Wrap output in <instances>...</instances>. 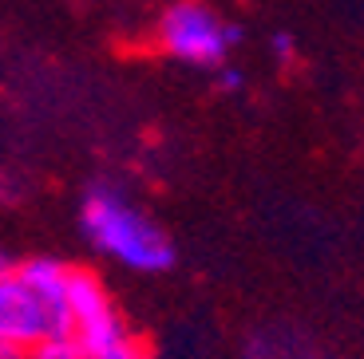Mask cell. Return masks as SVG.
<instances>
[{"label": "cell", "mask_w": 364, "mask_h": 359, "mask_svg": "<svg viewBox=\"0 0 364 359\" xmlns=\"http://www.w3.org/2000/svg\"><path fill=\"white\" fill-rule=\"evenodd\" d=\"M72 336V265L28 257L0 277V351L28 359L44 343Z\"/></svg>", "instance_id": "obj_1"}, {"label": "cell", "mask_w": 364, "mask_h": 359, "mask_svg": "<svg viewBox=\"0 0 364 359\" xmlns=\"http://www.w3.org/2000/svg\"><path fill=\"white\" fill-rule=\"evenodd\" d=\"M80 229L95 253L131 272H166L174 265V245L166 229L119 186H91L80 201Z\"/></svg>", "instance_id": "obj_2"}, {"label": "cell", "mask_w": 364, "mask_h": 359, "mask_svg": "<svg viewBox=\"0 0 364 359\" xmlns=\"http://www.w3.org/2000/svg\"><path fill=\"white\" fill-rule=\"evenodd\" d=\"M155 40L159 52L171 55L174 63L218 72L230 63V52L237 44V28L202 0H174L159 16Z\"/></svg>", "instance_id": "obj_3"}, {"label": "cell", "mask_w": 364, "mask_h": 359, "mask_svg": "<svg viewBox=\"0 0 364 359\" xmlns=\"http://www.w3.org/2000/svg\"><path fill=\"white\" fill-rule=\"evenodd\" d=\"M72 336L91 359H146L107 285L87 269H72Z\"/></svg>", "instance_id": "obj_4"}, {"label": "cell", "mask_w": 364, "mask_h": 359, "mask_svg": "<svg viewBox=\"0 0 364 359\" xmlns=\"http://www.w3.org/2000/svg\"><path fill=\"white\" fill-rule=\"evenodd\" d=\"M28 359H91V355L80 348V340H75V336H64V340L44 343V348H40V351H32Z\"/></svg>", "instance_id": "obj_5"}, {"label": "cell", "mask_w": 364, "mask_h": 359, "mask_svg": "<svg viewBox=\"0 0 364 359\" xmlns=\"http://www.w3.org/2000/svg\"><path fill=\"white\" fill-rule=\"evenodd\" d=\"M269 48H273V55H277V60H293V55H297V40H293L289 32H273Z\"/></svg>", "instance_id": "obj_6"}, {"label": "cell", "mask_w": 364, "mask_h": 359, "mask_svg": "<svg viewBox=\"0 0 364 359\" xmlns=\"http://www.w3.org/2000/svg\"><path fill=\"white\" fill-rule=\"evenodd\" d=\"M218 83H222V91H237L242 87V72H237V67H218Z\"/></svg>", "instance_id": "obj_7"}, {"label": "cell", "mask_w": 364, "mask_h": 359, "mask_svg": "<svg viewBox=\"0 0 364 359\" xmlns=\"http://www.w3.org/2000/svg\"><path fill=\"white\" fill-rule=\"evenodd\" d=\"M16 269V257H12L9 249H0V277H4V272H12Z\"/></svg>", "instance_id": "obj_8"}]
</instances>
